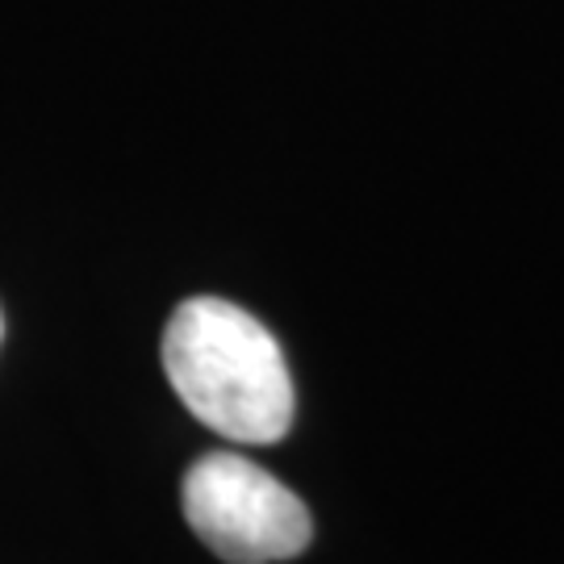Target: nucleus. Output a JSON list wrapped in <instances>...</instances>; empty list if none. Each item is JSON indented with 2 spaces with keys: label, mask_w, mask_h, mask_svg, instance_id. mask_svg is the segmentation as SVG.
Returning <instances> with one entry per match:
<instances>
[{
  "label": "nucleus",
  "mask_w": 564,
  "mask_h": 564,
  "mask_svg": "<svg viewBox=\"0 0 564 564\" xmlns=\"http://www.w3.org/2000/svg\"><path fill=\"white\" fill-rule=\"evenodd\" d=\"M163 372L209 431L276 444L293 426V377L276 335L223 297H188L163 330Z\"/></svg>",
  "instance_id": "f257e3e1"
},
{
  "label": "nucleus",
  "mask_w": 564,
  "mask_h": 564,
  "mask_svg": "<svg viewBox=\"0 0 564 564\" xmlns=\"http://www.w3.org/2000/svg\"><path fill=\"white\" fill-rule=\"evenodd\" d=\"M184 519L226 564L289 561L314 535L302 498L235 452H209L184 473Z\"/></svg>",
  "instance_id": "f03ea898"
},
{
  "label": "nucleus",
  "mask_w": 564,
  "mask_h": 564,
  "mask_svg": "<svg viewBox=\"0 0 564 564\" xmlns=\"http://www.w3.org/2000/svg\"><path fill=\"white\" fill-rule=\"evenodd\" d=\"M0 335H4V318H0Z\"/></svg>",
  "instance_id": "7ed1b4c3"
}]
</instances>
